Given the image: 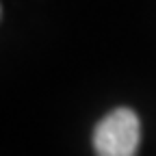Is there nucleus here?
<instances>
[{
    "label": "nucleus",
    "mask_w": 156,
    "mask_h": 156,
    "mask_svg": "<svg viewBox=\"0 0 156 156\" xmlns=\"http://www.w3.org/2000/svg\"><path fill=\"white\" fill-rule=\"evenodd\" d=\"M141 141V124L134 111L115 108L93 130L95 156H134Z\"/></svg>",
    "instance_id": "obj_1"
}]
</instances>
